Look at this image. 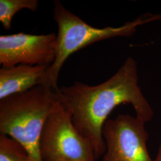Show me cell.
I'll return each instance as SVG.
<instances>
[{
	"label": "cell",
	"instance_id": "obj_1",
	"mask_svg": "<svg viewBox=\"0 0 161 161\" xmlns=\"http://www.w3.org/2000/svg\"><path fill=\"white\" fill-rule=\"evenodd\" d=\"M62 103L70 110L72 122L92 144L96 159L103 155L106 144L102 135L110 114L119 104H131L136 116L150 121L153 110L138 86L136 61L128 57L108 80L91 86L80 81L59 88Z\"/></svg>",
	"mask_w": 161,
	"mask_h": 161
},
{
	"label": "cell",
	"instance_id": "obj_2",
	"mask_svg": "<svg viewBox=\"0 0 161 161\" xmlns=\"http://www.w3.org/2000/svg\"><path fill=\"white\" fill-rule=\"evenodd\" d=\"M59 92L42 86L0 100V132L16 140L34 161H42L39 142L43 127Z\"/></svg>",
	"mask_w": 161,
	"mask_h": 161
},
{
	"label": "cell",
	"instance_id": "obj_3",
	"mask_svg": "<svg viewBox=\"0 0 161 161\" xmlns=\"http://www.w3.org/2000/svg\"><path fill=\"white\" fill-rule=\"evenodd\" d=\"M53 17L58 26L56 58L48 68L42 86L58 92L60 72L72 54L100 41L119 36H131L136 33L139 26L161 20V14H144L119 27L98 28L86 23L66 9L60 1L55 0Z\"/></svg>",
	"mask_w": 161,
	"mask_h": 161
},
{
	"label": "cell",
	"instance_id": "obj_4",
	"mask_svg": "<svg viewBox=\"0 0 161 161\" xmlns=\"http://www.w3.org/2000/svg\"><path fill=\"white\" fill-rule=\"evenodd\" d=\"M42 161H96L89 141L75 128L72 114L60 99L43 127L39 142Z\"/></svg>",
	"mask_w": 161,
	"mask_h": 161
},
{
	"label": "cell",
	"instance_id": "obj_5",
	"mask_svg": "<svg viewBox=\"0 0 161 161\" xmlns=\"http://www.w3.org/2000/svg\"><path fill=\"white\" fill-rule=\"evenodd\" d=\"M145 123L124 114L106 121L102 130L106 151L101 161H154L147 150Z\"/></svg>",
	"mask_w": 161,
	"mask_h": 161
},
{
	"label": "cell",
	"instance_id": "obj_6",
	"mask_svg": "<svg viewBox=\"0 0 161 161\" xmlns=\"http://www.w3.org/2000/svg\"><path fill=\"white\" fill-rule=\"evenodd\" d=\"M56 38L54 33L0 35V64L3 68L19 64L51 66L56 58Z\"/></svg>",
	"mask_w": 161,
	"mask_h": 161
},
{
	"label": "cell",
	"instance_id": "obj_7",
	"mask_svg": "<svg viewBox=\"0 0 161 161\" xmlns=\"http://www.w3.org/2000/svg\"><path fill=\"white\" fill-rule=\"evenodd\" d=\"M50 66L19 64L0 69V100L42 86Z\"/></svg>",
	"mask_w": 161,
	"mask_h": 161
},
{
	"label": "cell",
	"instance_id": "obj_8",
	"mask_svg": "<svg viewBox=\"0 0 161 161\" xmlns=\"http://www.w3.org/2000/svg\"><path fill=\"white\" fill-rule=\"evenodd\" d=\"M38 0H0V22L6 30H10L14 16L21 10L36 11Z\"/></svg>",
	"mask_w": 161,
	"mask_h": 161
},
{
	"label": "cell",
	"instance_id": "obj_9",
	"mask_svg": "<svg viewBox=\"0 0 161 161\" xmlns=\"http://www.w3.org/2000/svg\"><path fill=\"white\" fill-rule=\"evenodd\" d=\"M0 161H34L29 152L16 140L0 136Z\"/></svg>",
	"mask_w": 161,
	"mask_h": 161
},
{
	"label": "cell",
	"instance_id": "obj_10",
	"mask_svg": "<svg viewBox=\"0 0 161 161\" xmlns=\"http://www.w3.org/2000/svg\"><path fill=\"white\" fill-rule=\"evenodd\" d=\"M154 161H161V144L159 147V149L158 150V153L156 156L155 159Z\"/></svg>",
	"mask_w": 161,
	"mask_h": 161
}]
</instances>
